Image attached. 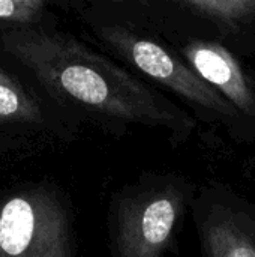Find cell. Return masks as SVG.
<instances>
[{"mask_svg": "<svg viewBox=\"0 0 255 257\" xmlns=\"http://www.w3.org/2000/svg\"><path fill=\"white\" fill-rule=\"evenodd\" d=\"M0 41L60 108L110 136L123 137L135 126L156 128L173 146H182L198 126L164 92L71 33L21 27L3 32Z\"/></svg>", "mask_w": 255, "mask_h": 257, "instance_id": "6da1fadb", "label": "cell"}, {"mask_svg": "<svg viewBox=\"0 0 255 257\" xmlns=\"http://www.w3.org/2000/svg\"><path fill=\"white\" fill-rule=\"evenodd\" d=\"M78 14L105 54H110L111 59H116L165 95L168 93L180 99L197 122L221 126L236 143L248 145L245 128L230 102L207 84L156 33L99 14L87 3L81 5Z\"/></svg>", "mask_w": 255, "mask_h": 257, "instance_id": "7a4b0ae2", "label": "cell"}, {"mask_svg": "<svg viewBox=\"0 0 255 257\" xmlns=\"http://www.w3.org/2000/svg\"><path fill=\"white\" fill-rule=\"evenodd\" d=\"M200 185L177 172H143L111 197V257H164L174 244Z\"/></svg>", "mask_w": 255, "mask_h": 257, "instance_id": "3957f363", "label": "cell"}, {"mask_svg": "<svg viewBox=\"0 0 255 257\" xmlns=\"http://www.w3.org/2000/svg\"><path fill=\"white\" fill-rule=\"evenodd\" d=\"M89 5L152 32L212 38L243 59L255 56V0H96Z\"/></svg>", "mask_w": 255, "mask_h": 257, "instance_id": "277c9868", "label": "cell"}, {"mask_svg": "<svg viewBox=\"0 0 255 257\" xmlns=\"http://www.w3.org/2000/svg\"><path fill=\"white\" fill-rule=\"evenodd\" d=\"M0 257H75L72 212L59 193L39 185L0 202Z\"/></svg>", "mask_w": 255, "mask_h": 257, "instance_id": "5b68a950", "label": "cell"}, {"mask_svg": "<svg viewBox=\"0 0 255 257\" xmlns=\"http://www.w3.org/2000/svg\"><path fill=\"white\" fill-rule=\"evenodd\" d=\"M152 32V30H150ZM156 33L236 110L248 145L255 142V69L216 39L176 30Z\"/></svg>", "mask_w": 255, "mask_h": 257, "instance_id": "8992f818", "label": "cell"}, {"mask_svg": "<svg viewBox=\"0 0 255 257\" xmlns=\"http://www.w3.org/2000/svg\"><path fill=\"white\" fill-rule=\"evenodd\" d=\"M200 257H255V203L225 182L200 185L192 205Z\"/></svg>", "mask_w": 255, "mask_h": 257, "instance_id": "52a82bcc", "label": "cell"}, {"mask_svg": "<svg viewBox=\"0 0 255 257\" xmlns=\"http://www.w3.org/2000/svg\"><path fill=\"white\" fill-rule=\"evenodd\" d=\"M39 102L21 83L0 68V123H44Z\"/></svg>", "mask_w": 255, "mask_h": 257, "instance_id": "ba28073f", "label": "cell"}, {"mask_svg": "<svg viewBox=\"0 0 255 257\" xmlns=\"http://www.w3.org/2000/svg\"><path fill=\"white\" fill-rule=\"evenodd\" d=\"M47 6L44 0H0V23L17 26L15 29L38 26Z\"/></svg>", "mask_w": 255, "mask_h": 257, "instance_id": "9c48e42d", "label": "cell"}]
</instances>
